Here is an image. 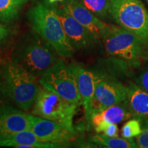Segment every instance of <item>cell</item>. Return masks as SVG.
<instances>
[{
  "label": "cell",
  "instance_id": "28",
  "mask_svg": "<svg viewBox=\"0 0 148 148\" xmlns=\"http://www.w3.org/2000/svg\"><path fill=\"white\" fill-rule=\"evenodd\" d=\"M0 94H1V93H0Z\"/></svg>",
  "mask_w": 148,
  "mask_h": 148
},
{
  "label": "cell",
  "instance_id": "8",
  "mask_svg": "<svg viewBox=\"0 0 148 148\" xmlns=\"http://www.w3.org/2000/svg\"><path fill=\"white\" fill-rule=\"evenodd\" d=\"M127 99V86L116 79H101L96 85L89 110L86 114L88 121L92 114L119 104Z\"/></svg>",
  "mask_w": 148,
  "mask_h": 148
},
{
  "label": "cell",
  "instance_id": "13",
  "mask_svg": "<svg viewBox=\"0 0 148 148\" xmlns=\"http://www.w3.org/2000/svg\"><path fill=\"white\" fill-rule=\"evenodd\" d=\"M29 114L0 101V136L28 130Z\"/></svg>",
  "mask_w": 148,
  "mask_h": 148
},
{
  "label": "cell",
  "instance_id": "22",
  "mask_svg": "<svg viewBox=\"0 0 148 148\" xmlns=\"http://www.w3.org/2000/svg\"><path fill=\"white\" fill-rule=\"evenodd\" d=\"M94 129L97 133L103 132V134L110 137H119V128L116 123H101Z\"/></svg>",
  "mask_w": 148,
  "mask_h": 148
},
{
  "label": "cell",
  "instance_id": "10",
  "mask_svg": "<svg viewBox=\"0 0 148 148\" xmlns=\"http://www.w3.org/2000/svg\"><path fill=\"white\" fill-rule=\"evenodd\" d=\"M56 10L68 40L75 50L87 49L97 45L100 39L60 8Z\"/></svg>",
  "mask_w": 148,
  "mask_h": 148
},
{
  "label": "cell",
  "instance_id": "6",
  "mask_svg": "<svg viewBox=\"0 0 148 148\" xmlns=\"http://www.w3.org/2000/svg\"><path fill=\"white\" fill-rule=\"evenodd\" d=\"M78 106L42 87L34 101L32 114L75 130L73 120Z\"/></svg>",
  "mask_w": 148,
  "mask_h": 148
},
{
  "label": "cell",
  "instance_id": "4",
  "mask_svg": "<svg viewBox=\"0 0 148 148\" xmlns=\"http://www.w3.org/2000/svg\"><path fill=\"white\" fill-rule=\"evenodd\" d=\"M101 40L109 55L130 67H138L148 60V42L123 27L112 25Z\"/></svg>",
  "mask_w": 148,
  "mask_h": 148
},
{
  "label": "cell",
  "instance_id": "14",
  "mask_svg": "<svg viewBox=\"0 0 148 148\" xmlns=\"http://www.w3.org/2000/svg\"><path fill=\"white\" fill-rule=\"evenodd\" d=\"M127 86V101L133 119L140 121L142 129L148 128V92L135 82Z\"/></svg>",
  "mask_w": 148,
  "mask_h": 148
},
{
  "label": "cell",
  "instance_id": "7",
  "mask_svg": "<svg viewBox=\"0 0 148 148\" xmlns=\"http://www.w3.org/2000/svg\"><path fill=\"white\" fill-rule=\"evenodd\" d=\"M110 13L120 27L148 42V11L140 0H110Z\"/></svg>",
  "mask_w": 148,
  "mask_h": 148
},
{
  "label": "cell",
  "instance_id": "17",
  "mask_svg": "<svg viewBox=\"0 0 148 148\" xmlns=\"http://www.w3.org/2000/svg\"><path fill=\"white\" fill-rule=\"evenodd\" d=\"M86 147H102L108 148H136L138 147L133 138L110 137L104 134H95L88 139Z\"/></svg>",
  "mask_w": 148,
  "mask_h": 148
},
{
  "label": "cell",
  "instance_id": "26",
  "mask_svg": "<svg viewBox=\"0 0 148 148\" xmlns=\"http://www.w3.org/2000/svg\"><path fill=\"white\" fill-rule=\"evenodd\" d=\"M1 64H2V61H1V60H0V65H1Z\"/></svg>",
  "mask_w": 148,
  "mask_h": 148
},
{
  "label": "cell",
  "instance_id": "19",
  "mask_svg": "<svg viewBox=\"0 0 148 148\" xmlns=\"http://www.w3.org/2000/svg\"><path fill=\"white\" fill-rule=\"evenodd\" d=\"M88 10L101 20L112 18L110 13V0H78Z\"/></svg>",
  "mask_w": 148,
  "mask_h": 148
},
{
  "label": "cell",
  "instance_id": "15",
  "mask_svg": "<svg viewBox=\"0 0 148 148\" xmlns=\"http://www.w3.org/2000/svg\"><path fill=\"white\" fill-rule=\"evenodd\" d=\"M0 147L23 148L60 147L56 144L40 141L29 130L0 136Z\"/></svg>",
  "mask_w": 148,
  "mask_h": 148
},
{
  "label": "cell",
  "instance_id": "24",
  "mask_svg": "<svg viewBox=\"0 0 148 148\" xmlns=\"http://www.w3.org/2000/svg\"><path fill=\"white\" fill-rule=\"evenodd\" d=\"M135 142L140 148H148V128L143 130L139 135L134 138Z\"/></svg>",
  "mask_w": 148,
  "mask_h": 148
},
{
  "label": "cell",
  "instance_id": "5",
  "mask_svg": "<svg viewBox=\"0 0 148 148\" xmlns=\"http://www.w3.org/2000/svg\"><path fill=\"white\" fill-rule=\"evenodd\" d=\"M38 82L42 88L56 94L66 101L82 105L77 88L75 73L71 64L59 59L39 77Z\"/></svg>",
  "mask_w": 148,
  "mask_h": 148
},
{
  "label": "cell",
  "instance_id": "21",
  "mask_svg": "<svg viewBox=\"0 0 148 148\" xmlns=\"http://www.w3.org/2000/svg\"><path fill=\"white\" fill-rule=\"evenodd\" d=\"M15 34V29L8 24L0 23V50L3 49L12 41Z\"/></svg>",
  "mask_w": 148,
  "mask_h": 148
},
{
  "label": "cell",
  "instance_id": "25",
  "mask_svg": "<svg viewBox=\"0 0 148 148\" xmlns=\"http://www.w3.org/2000/svg\"><path fill=\"white\" fill-rule=\"evenodd\" d=\"M49 1V2L50 3H55L56 1H64V0H48Z\"/></svg>",
  "mask_w": 148,
  "mask_h": 148
},
{
  "label": "cell",
  "instance_id": "9",
  "mask_svg": "<svg viewBox=\"0 0 148 148\" xmlns=\"http://www.w3.org/2000/svg\"><path fill=\"white\" fill-rule=\"evenodd\" d=\"M29 130L40 141L54 143L60 147H65L75 139V130L68 128L60 123L32 114H29Z\"/></svg>",
  "mask_w": 148,
  "mask_h": 148
},
{
  "label": "cell",
  "instance_id": "11",
  "mask_svg": "<svg viewBox=\"0 0 148 148\" xmlns=\"http://www.w3.org/2000/svg\"><path fill=\"white\" fill-rule=\"evenodd\" d=\"M62 2L60 8L86 27L100 40L112 26V25L107 24L88 10L78 0H64Z\"/></svg>",
  "mask_w": 148,
  "mask_h": 148
},
{
  "label": "cell",
  "instance_id": "3",
  "mask_svg": "<svg viewBox=\"0 0 148 148\" xmlns=\"http://www.w3.org/2000/svg\"><path fill=\"white\" fill-rule=\"evenodd\" d=\"M27 16L33 30L49 42L59 56H73L75 49L66 36L56 5L38 3L29 9Z\"/></svg>",
  "mask_w": 148,
  "mask_h": 148
},
{
  "label": "cell",
  "instance_id": "16",
  "mask_svg": "<svg viewBox=\"0 0 148 148\" xmlns=\"http://www.w3.org/2000/svg\"><path fill=\"white\" fill-rule=\"evenodd\" d=\"M132 118L127 99L119 104L108 107L102 111L92 114L88 119V124L95 127L101 123H119Z\"/></svg>",
  "mask_w": 148,
  "mask_h": 148
},
{
  "label": "cell",
  "instance_id": "2",
  "mask_svg": "<svg viewBox=\"0 0 148 148\" xmlns=\"http://www.w3.org/2000/svg\"><path fill=\"white\" fill-rule=\"evenodd\" d=\"M37 77L12 60L0 65V93L22 110L34 106L40 90Z\"/></svg>",
  "mask_w": 148,
  "mask_h": 148
},
{
  "label": "cell",
  "instance_id": "20",
  "mask_svg": "<svg viewBox=\"0 0 148 148\" xmlns=\"http://www.w3.org/2000/svg\"><path fill=\"white\" fill-rule=\"evenodd\" d=\"M143 131L140 121L136 119L129 120L121 129V136L125 138H133L139 135Z\"/></svg>",
  "mask_w": 148,
  "mask_h": 148
},
{
  "label": "cell",
  "instance_id": "18",
  "mask_svg": "<svg viewBox=\"0 0 148 148\" xmlns=\"http://www.w3.org/2000/svg\"><path fill=\"white\" fill-rule=\"evenodd\" d=\"M27 0H0V21L9 23L18 17L20 10Z\"/></svg>",
  "mask_w": 148,
  "mask_h": 148
},
{
  "label": "cell",
  "instance_id": "27",
  "mask_svg": "<svg viewBox=\"0 0 148 148\" xmlns=\"http://www.w3.org/2000/svg\"><path fill=\"white\" fill-rule=\"evenodd\" d=\"M145 1H146V2H147V5H148V0H145Z\"/></svg>",
  "mask_w": 148,
  "mask_h": 148
},
{
  "label": "cell",
  "instance_id": "23",
  "mask_svg": "<svg viewBox=\"0 0 148 148\" xmlns=\"http://www.w3.org/2000/svg\"><path fill=\"white\" fill-rule=\"evenodd\" d=\"M135 83L142 89L148 92V64L138 72L135 78Z\"/></svg>",
  "mask_w": 148,
  "mask_h": 148
},
{
  "label": "cell",
  "instance_id": "12",
  "mask_svg": "<svg viewBox=\"0 0 148 148\" xmlns=\"http://www.w3.org/2000/svg\"><path fill=\"white\" fill-rule=\"evenodd\" d=\"M70 64L76 77L77 88L86 114L89 110L96 85L101 78L93 69H86L78 62Z\"/></svg>",
  "mask_w": 148,
  "mask_h": 148
},
{
  "label": "cell",
  "instance_id": "1",
  "mask_svg": "<svg viewBox=\"0 0 148 148\" xmlns=\"http://www.w3.org/2000/svg\"><path fill=\"white\" fill-rule=\"evenodd\" d=\"M58 56L52 46L32 29L16 40L11 60L35 77H40L59 60Z\"/></svg>",
  "mask_w": 148,
  "mask_h": 148
}]
</instances>
